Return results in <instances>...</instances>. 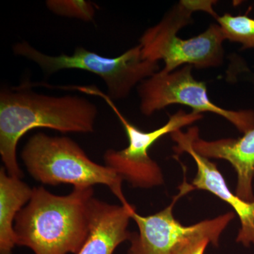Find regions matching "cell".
I'll return each mask as SVG.
<instances>
[{
    "instance_id": "12",
    "label": "cell",
    "mask_w": 254,
    "mask_h": 254,
    "mask_svg": "<svg viewBox=\"0 0 254 254\" xmlns=\"http://www.w3.org/2000/svg\"><path fill=\"white\" fill-rule=\"evenodd\" d=\"M33 189L0 169V254H11L16 245L15 219L31 199Z\"/></svg>"
},
{
    "instance_id": "8",
    "label": "cell",
    "mask_w": 254,
    "mask_h": 254,
    "mask_svg": "<svg viewBox=\"0 0 254 254\" xmlns=\"http://www.w3.org/2000/svg\"><path fill=\"white\" fill-rule=\"evenodd\" d=\"M180 190V193L174 197L171 204L158 213L142 216L136 213L135 208L132 209L131 218L136 222L138 232L132 235L128 254H171L181 242L198 237L208 238L218 247L220 235L235 218V213L229 212L190 226L182 225L174 216V206L180 197L193 188L185 180Z\"/></svg>"
},
{
    "instance_id": "13",
    "label": "cell",
    "mask_w": 254,
    "mask_h": 254,
    "mask_svg": "<svg viewBox=\"0 0 254 254\" xmlns=\"http://www.w3.org/2000/svg\"><path fill=\"white\" fill-rule=\"evenodd\" d=\"M216 20L225 40L240 43L242 49L254 48V18L247 14L233 16L226 13L217 16Z\"/></svg>"
},
{
    "instance_id": "5",
    "label": "cell",
    "mask_w": 254,
    "mask_h": 254,
    "mask_svg": "<svg viewBox=\"0 0 254 254\" xmlns=\"http://www.w3.org/2000/svg\"><path fill=\"white\" fill-rule=\"evenodd\" d=\"M14 53L37 64L48 75L73 68L94 73L104 81L112 100L127 98L135 86L159 71L158 62L143 58L140 45L114 58H105L82 47L76 48L71 55L50 56L26 42L16 43Z\"/></svg>"
},
{
    "instance_id": "7",
    "label": "cell",
    "mask_w": 254,
    "mask_h": 254,
    "mask_svg": "<svg viewBox=\"0 0 254 254\" xmlns=\"http://www.w3.org/2000/svg\"><path fill=\"white\" fill-rule=\"evenodd\" d=\"M193 66L185 65L172 72L158 71L138 86L140 110L145 116L172 105L190 107L192 112L218 115L245 133L254 127L252 110H227L209 98L206 83L198 81L192 74Z\"/></svg>"
},
{
    "instance_id": "4",
    "label": "cell",
    "mask_w": 254,
    "mask_h": 254,
    "mask_svg": "<svg viewBox=\"0 0 254 254\" xmlns=\"http://www.w3.org/2000/svg\"><path fill=\"white\" fill-rule=\"evenodd\" d=\"M28 173L36 181L57 186L65 184L73 187L105 185L122 205L129 204L123 191V180L106 165L95 163L71 138L33 135L21 153Z\"/></svg>"
},
{
    "instance_id": "6",
    "label": "cell",
    "mask_w": 254,
    "mask_h": 254,
    "mask_svg": "<svg viewBox=\"0 0 254 254\" xmlns=\"http://www.w3.org/2000/svg\"><path fill=\"white\" fill-rule=\"evenodd\" d=\"M91 94L104 98L123 125L128 141V146L125 149H110L105 152V165L132 187L149 189L163 185L164 178L161 169L156 162L150 158L148 150L162 137L180 131L183 127L201 120L203 115L193 112L187 113L180 110L170 115L168 123L163 126L153 131H144L129 123L119 111L109 96L96 88H93Z\"/></svg>"
},
{
    "instance_id": "10",
    "label": "cell",
    "mask_w": 254,
    "mask_h": 254,
    "mask_svg": "<svg viewBox=\"0 0 254 254\" xmlns=\"http://www.w3.org/2000/svg\"><path fill=\"white\" fill-rule=\"evenodd\" d=\"M131 205H117L93 198L89 232L78 254H113L120 244L131 240L128 231Z\"/></svg>"
},
{
    "instance_id": "1",
    "label": "cell",
    "mask_w": 254,
    "mask_h": 254,
    "mask_svg": "<svg viewBox=\"0 0 254 254\" xmlns=\"http://www.w3.org/2000/svg\"><path fill=\"white\" fill-rule=\"evenodd\" d=\"M98 115L91 101L76 96H50L28 90L26 86L0 93V154L6 173L21 179L16 159L21 137L30 130L48 128L68 133H91Z\"/></svg>"
},
{
    "instance_id": "3",
    "label": "cell",
    "mask_w": 254,
    "mask_h": 254,
    "mask_svg": "<svg viewBox=\"0 0 254 254\" xmlns=\"http://www.w3.org/2000/svg\"><path fill=\"white\" fill-rule=\"evenodd\" d=\"M215 1L182 0L175 5L160 22L148 28L140 38L142 55L145 59L164 62L160 70L168 73L185 65L197 68L218 67L224 61L225 40L218 23L210 24L203 33L189 39L177 36L182 28L193 21L192 14L205 11L216 18Z\"/></svg>"
},
{
    "instance_id": "15",
    "label": "cell",
    "mask_w": 254,
    "mask_h": 254,
    "mask_svg": "<svg viewBox=\"0 0 254 254\" xmlns=\"http://www.w3.org/2000/svg\"><path fill=\"white\" fill-rule=\"evenodd\" d=\"M209 243L211 242L205 237H193L181 242L174 249L171 254H204Z\"/></svg>"
},
{
    "instance_id": "11",
    "label": "cell",
    "mask_w": 254,
    "mask_h": 254,
    "mask_svg": "<svg viewBox=\"0 0 254 254\" xmlns=\"http://www.w3.org/2000/svg\"><path fill=\"white\" fill-rule=\"evenodd\" d=\"M193 148L205 158L222 159L231 164L237 175L236 194L246 201H254V127L238 138L208 141L200 138L198 133Z\"/></svg>"
},
{
    "instance_id": "9",
    "label": "cell",
    "mask_w": 254,
    "mask_h": 254,
    "mask_svg": "<svg viewBox=\"0 0 254 254\" xmlns=\"http://www.w3.org/2000/svg\"><path fill=\"white\" fill-rule=\"evenodd\" d=\"M199 133L197 127L188 128L187 132L181 130L171 133L172 139L176 143L173 149L177 154L187 153L194 160L197 166V173L192 181L193 190H207L231 205L238 215L241 228L237 242L249 247L254 245V200L252 202L242 200L230 190L225 178L219 171L216 163L208 158L198 154L193 148V141Z\"/></svg>"
},
{
    "instance_id": "14",
    "label": "cell",
    "mask_w": 254,
    "mask_h": 254,
    "mask_svg": "<svg viewBox=\"0 0 254 254\" xmlns=\"http://www.w3.org/2000/svg\"><path fill=\"white\" fill-rule=\"evenodd\" d=\"M47 7L52 12L64 17L90 22L94 20V4L85 0H48Z\"/></svg>"
},
{
    "instance_id": "2",
    "label": "cell",
    "mask_w": 254,
    "mask_h": 254,
    "mask_svg": "<svg viewBox=\"0 0 254 254\" xmlns=\"http://www.w3.org/2000/svg\"><path fill=\"white\" fill-rule=\"evenodd\" d=\"M93 198V187H73L66 195L34 187L15 219L16 245L35 254H78L89 232Z\"/></svg>"
}]
</instances>
